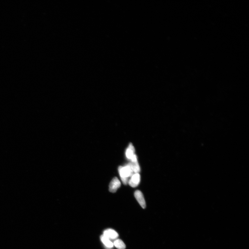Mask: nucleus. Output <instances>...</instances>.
<instances>
[{
    "instance_id": "f257e3e1",
    "label": "nucleus",
    "mask_w": 249,
    "mask_h": 249,
    "mask_svg": "<svg viewBox=\"0 0 249 249\" xmlns=\"http://www.w3.org/2000/svg\"><path fill=\"white\" fill-rule=\"evenodd\" d=\"M118 170L123 183L124 185H127L129 181L128 178L131 177L134 173L132 165L130 163L124 167L120 166Z\"/></svg>"
},
{
    "instance_id": "f03ea898",
    "label": "nucleus",
    "mask_w": 249,
    "mask_h": 249,
    "mask_svg": "<svg viewBox=\"0 0 249 249\" xmlns=\"http://www.w3.org/2000/svg\"><path fill=\"white\" fill-rule=\"evenodd\" d=\"M120 186L121 183L118 178L115 177L112 179L109 185V191L112 193L116 192Z\"/></svg>"
},
{
    "instance_id": "7ed1b4c3",
    "label": "nucleus",
    "mask_w": 249,
    "mask_h": 249,
    "mask_svg": "<svg viewBox=\"0 0 249 249\" xmlns=\"http://www.w3.org/2000/svg\"><path fill=\"white\" fill-rule=\"evenodd\" d=\"M140 181L141 176L140 174L135 173L131 176L130 180L128 181V183L133 188H135L140 183Z\"/></svg>"
},
{
    "instance_id": "20e7f679",
    "label": "nucleus",
    "mask_w": 249,
    "mask_h": 249,
    "mask_svg": "<svg viewBox=\"0 0 249 249\" xmlns=\"http://www.w3.org/2000/svg\"><path fill=\"white\" fill-rule=\"evenodd\" d=\"M134 196L141 207L143 209L145 208L146 207V202L142 193L137 190L134 193Z\"/></svg>"
},
{
    "instance_id": "39448f33",
    "label": "nucleus",
    "mask_w": 249,
    "mask_h": 249,
    "mask_svg": "<svg viewBox=\"0 0 249 249\" xmlns=\"http://www.w3.org/2000/svg\"><path fill=\"white\" fill-rule=\"evenodd\" d=\"M103 235L108 238L109 240H112L117 239L119 236L116 231L111 229H107L104 231Z\"/></svg>"
},
{
    "instance_id": "423d86ee",
    "label": "nucleus",
    "mask_w": 249,
    "mask_h": 249,
    "mask_svg": "<svg viewBox=\"0 0 249 249\" xmlns=\"http://www.w3.org/2000/svg\"><path fill=\"white\" fill-rule=\"evenodd\" d=\"M135 149L133 144L130 143L128 145L125 152L126 156L127 158L130 160L134 156L135 154Z\"/></svg>"
},
{
    "instance_id": "0eeeda50",
    "label": "nucleus",
    "mask_w": 249,
    "mask_h": 249,
    "mask_svg": "<svg viewBox=\"0 0 249 249\" xmlns=\"http://www.w3.org/2000/svg\"><path fill=\"white\" fill-rule=\"evenodd\" d=\"M100 239L102 242L103 243L106 247L111 248L113 247V243L108 238L104 236V235L101 236L100 237Z\"/></svg>"
},
{
    "instance_id": "6e6552de",
    "label": "nucleus",
    "mask_w": 249,
    "mask_h": 249,
    "mask_svg": "<svg viewBox=\"0 0 249 249\" xmlns=\"http://www.w3.org/2000/svg\"><path fill=\"white\" fill-rule=\"evenodd\" d=\"M114 246L118 249H125L126 245L122 240L120 239L115 240L113 243Z\"/></svg>"
},
{
    "instance_id": "1a4fd4ad",
    "label": "nucleus",
    "mask_w": 249,
    "mask_h": 249,
    "mask_svg": "<svg viewBox=\"0 0 249 249\" xmlns=\"http://www.w3.org/2000/svg\"><path fill=\"white\" fill-rule=\"evenodd\" d=\"M130 163L132 165L134 172L135 173H139L140 172V168L138 161Z\"/></svg>"
}]
</instances>
